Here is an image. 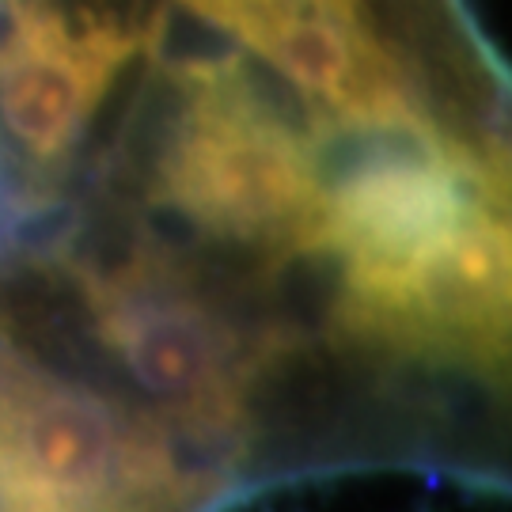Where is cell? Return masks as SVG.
Returning <instances> with one entry per match:
<instances>
[{
	"mask_svg": "<svg viewBox=\"0 0 512 512\" xmlns=\"http://www.w3.org/2000/svg\"><path fill=\"white\" fill-rule=\"evenodd\" d=\"M384 141L323 183L311 255L338 262L342 327L372 346L497 368L509 323L497 175L444 133Z\"/></svg>",
	"mask_w": 512,
	"mask_h": 512,
	"instance_id": "obj_1",
	"label": "cell"
},
{
	"mask_svg": "<svg viewBox=\"0 0 512 512\" xmlns=\"http://www.w3.org/2000/svg\"><path fill=\"white\" fill-rule=\"evenodd\" d=\"M156 175L164 205L205 236L270 255H311L315 247L323 164L239 61L183 69Z\"/></svg>",
	"mask_w": 512,
	"mask_h": 512,
	"instance_id": "obj_3",
	"label": "cell"
},
{
	"mask_svg": "<svg viewBox=\"0 0 512 512\" xmlns=\"http://www.w3.org/2000/svg\"><path fill=\"white\" fill-rule=\"evenodd\" d=\"M152 35V27L76 23L50 4H16L0 35V129L19 156L31 164L65 160Z\"/></svg>",
	"mask_w": 512,
	"mask_h": 512,
	"instance_id": "obj_5",
	"label": "cell"
},
{
	"mask_svg": "<svg viewBox=\"0 0 512 512\" xmlns=\"http://www.w3.org/2000/svg\"><path fill=\"white\" fill-rule=\"evenodd\" d=\"M88 308L103 346L141 387V410L232 482L255 384V346L236 323L156 258L92 277Z\"/></svg>",
	"mask_w": 512,
	"mask_h": 512,
	"instance_id": "obj_4",
	"label": "cell"
},
{
	"mask_svg": "<svg viewBox=\"0 0 512 512\" xmlns=\"http://www.w3.org/2000/svg\"><path fill=\"white\" fill-rule=\"evenodd\" d=\"M228 490L141 406L0 357V512H209Z\"/></svg>",
	"mask_w": 512,
	"mask_h": 512,
	"instance_id": "obj_2",
	"label": "cell"
}]
</instances>
